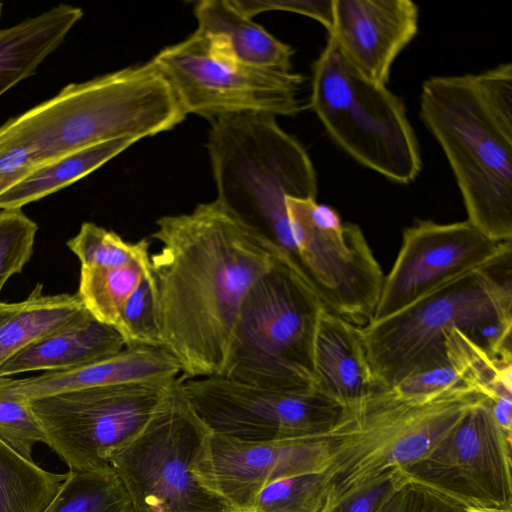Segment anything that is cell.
Masks as SVG:
<instances>
[{
    "label": "cell",
    "mask_w": 512,
    "mask_h": 512,
    "mask_svg": "<svg viewBox=\"0 0 512 512\" xmlns=\"http://www.w3.org/2000/svg\"><path fill=\"white\" fill-rule=\"evenodd\" d=\"M328 33L361 74L386 85L391 66L418 31V7L410 0H333Z\"/></svg>",
    "instance_id": "e0dca14e"
},
{
    "label": "cell",
    "mask_w": 512,
    "mask_h": 512,
    "mask_svg": "<svg viewBox=\"0 0 512 512\" xmlns=\"http://www.w3.org/2000/svg\"><path fill=\"white\" fill-rule=\"evenodd\" d=\"M37 231L38 225L21 209L0 210V293L30 260Z\"/></svg>",
    "instance_id": "4dcf8cb0"
},
{
    "label": "cell",
    "mask_w": 512,
    "mask_h": 512,
    "mask_svg": "<svg viewBox=\"0 0 512 512\" xmlns=\"http://www.w3.org/2000/svg\"><path fill=\"white\" fill-rule=\"evenodd\" d=\"M483 397L450 395L421 402L379 390L348 408L333 430L337 443L324 471V501L419 461Z\"/></svg>",
    "instance_id": "52a82bcc"
},
{
    "label": "cell",
    "mask_w": 512,
    "mask_h": 512,
    "mask_svg": "<svg viewBox=\"0 0 512 512\" xmlns=\"http://www.w3.org/2000/svg\"><path fill=\"white\" fill-rule=\"evenodd\" d=\"M312 388L345 408L379 391L368 362L361 327L324 308L312 353Z\"/></svg>",
    "instance_id": "d6986e66"
},
{
    "label": "cell",
    "mask_w": 512,
    "mask_h": 512,
    "mask_svg": "<svg viewBox=\"0 0 512 512\" xmlns=\"http://www.w3.org/2000/svg\"><path fill=\"white\" fill-rule=\"evenodd\" d=\"M326 494L324 471L282 478L261 490L253 512H318Z\"/></svg>",
    "instance_id": "f546056e"
},
{
    "label": "cell",
    "mask_w": 512,
    "mask_h": 512,
    "mask_svg": "<svg viewBox=\"0 0 512 512\" xmlns=\"http://www.w3.org/2000/svg\"><path fill=\"white\" fill-rule=\"evenodd\" d=\"M512 251V241L490 239L468 220L440 224L418 220L384 276L372 321L384 319L446 283L486 267ZM371 321V322H372Z\"/></svg>",
    "instance_id": "2e32d148"
},
{
    "label": "cell",
    "mask_w": 512,
    "mask_h": 512,
    "mask_svg": "<svg viewBox=\"0 0 512 512\" xmlns=\"http://www.w3.org/2000/svg\"><path fill=\"white\" fill-rule=\"evenodd\" d=\"M82 16L81 8L59 4L14 26L0 29V73L19 82L34 74Z\"/></svg>",
    "instance_id": "603a6c76"
},
{
    "label": "cell",
    "mask_w": 512,
    "mask_h": 512,
    "mask_svg": "<svg viewBox=\"0 0 512 512\" xmlns=\"http://www.w3.org/2000/svg\"><path fill=\"white\" fill-rule=\"evenodd\" d=\"M178 378L78 389L27 400L48 445L71 471L109 465L168 400Z\"/></svg>",
    "instance_id": "30bf717a"
},
{
    "label": "cell",
    "mask_w": 512,
    "mask_h": 512,
    "mask_svg": "<svg viewBox=\"0 0 512 512\" xmlns=\"http://www.w3.org/2000/svg\"><path fill=\"white\" fill-rule=\"evenodd\" d=\"M181 376L178 361L165 349L125 347L98 361L62 371L12 379L0 378V396L30 400L78 389Z\"/></svg>",
    "instance_id": "ac0fdd59"
},
{
    "label": "cell",
    "mask_w": 512,
    "mask_h": 512,
    "mask_svg": "<svg viewBox=\"0 0 512 512\" xmlns=\"http://www.w3.org/2000/svg\"><path fill=\"white\" fill-rule=\"evenodd\" d=\"M182 109L211 121L239 114L295 116L304 77L242 66L215 54L196 32L151 60Z\"/></svg>",
    "instance_id": "7c38bea8"
},
{
    "label": "cell",
    "mask_w": 512,
    "mask_h": 512,
    "mask_svg": "<svg viewBox=\"0 0 512 512\" xmlns=\"http://www.w3.org/2000/svg\"><path fill=\"white\" fill-rule=\"evenodd\" d=\"M156 225L150 270L162 348L183 380L222 376L244 298L283 254L216 200Z\"/></svg>",
    "instance_id": "6da1fadb"
},
{
    "label": "cell",
    "mask_w": 512,
    "mask_h": 512,
    "mask_svg": "<svg viewBox=\"0 0 512 512\" xmlns=\"http://www.w3.org/2000/svg\"><path fill=\"white\" fill-rule=\"evenodd\" d=\"M512 251L402 310L361 327L379 390L447 362L445 340L463 331L491 354L512 360Z\"/></svg>",
    "instance_id": "3957f363"
},
{
    "label": "cell",
    "mask_w": 512,
    "mask_h": 512,
    "mask_svg": "<svg viewBox=\"0 0 512 512\" xmlns=\"http://www.w3.org/2000/svg\"><path fill=\"white\" fill-rule=\"evenodd\" d=\"M178 379L168 400L145 428L114 451L109 465L131 500V512H232L191 470L211 432L194 411Z\"/></svg>",
    "instance_id": "9c48e42d"
},
{
    "label": "cell",
    "mask_w": 512,
    "mask_h": 512,
    "mask_svg": "<svg viewBox=\"0 0 512 512\" xmlns=\"http://www.w3.org/2000/svg\"><path fill=\"white\" fill-rule=\"evenodd\" d=\"M337 443L329 434L278 440L243 441L210 432L191 464L198 482L232 512H253L268 484L300 474L325 471Z\"/></svg>",
    "instance_id": "9a60e30c"
},
{
    "label": "cell",
    "mask_w": 512,
    "mask_h": 512,
    "mask_svg": "<svg viewBox=\"0 0 512 512\" xmlns=\"http://www.w3.org/2000/svg\"><path fill=\"white\" fill-rule=\"evenodd\" d=\"M19 81L7 74L0 73V96L15 86Z\"/></svg>",
    "instance_id": "8d00e7d4"
},
{
    "label": "cell",
    "mask_w": 512,
    "mask_h": 512,
    "mask_svg": "<svg viewBox=\"0 0 512 512\" xmlns=\"http://www.w3.org/2000/svg\"><path fill=\"white\" fill-rule=\"evenodd\" d=\"M208 150L216 201L302 273L286 207L287 197L316 199V172L302 145L274 116L239 114L212 121Z\"/></svg>",
    "instance_id": "5b68a950"
},
{
    "label": "cell",
    "mask_w": 512,
    "mask_h": 512,
    "mask_svg": "<svg viewBox=\"0 0 512 512\" xmlns=\"http://www.w3.org/2000/svg\"><path fill=\"white\" fill-rule=\"evenodd\" d=\"M81 267H117L150 257V242L144 238L131 243L111 230L84 222L79 232L67 241Z\"/></svg>",
    "instance_id": "83f0119b"
},
{
    "label": "cell",
    "mask_w": 512,
    "mask_h": 512,
    "mask_svg": "<svg viewBox=\"0 0 512 512\" xmlns=\"http://www.w3.org/2000/svg\"><path fill=\"white\" fill-rule=\"evenodd\" d=\"M235 6L247 17L270 10L302 14L320 22L331 31L334 20L333 0H233Z\"/></svg>",
    "instance_id": "836d02e7"
},
{
    "label": "cell",
    "mask_w": 512,
    "mask_h": 512,
    "mask_svg": "<svg viewBox=\"0 0 512 512\" xmlns=\"http://www.w3.org/2000/svg\"><path fill=\"white\" fill-rule=\"evenodd\" d=\"M181 386L211 432L243 441L326 435L348 410L315 390L284 392L220 375L182 379Z\"/></svg>",
    "instance_id": "4fadbf2b"
},
{
    "label": "cell",
    "mask_w": 512,
    "mask_h": 512,
    "mask_svg": "<svg viewBox=\"0 0 512 512\" xmlns=\"http://www.w3.org/2000/svg\"><path fill=\"white\" fill-rule=\"evenodd\" d=\"M311 88V109L346 153L398 183L418 176L420 150L404 103L353 67L329 36Z\"/></svg>",
    "instance_id": "ba28073f"
},
{
    "label": "cell",
    "mask_w": 512,
    "mask_h": 512,
    "mask_svg": "<svg viewBox=\"0 0 512 512\" xmlns=\"http://www.w3.org/2000/svg\"><path fill=\"white\" fill-rule=\"evenodd\" d=\"M286 207L300 269L324 307L369 324L384 275L360 227L316 199L287 197Z\"/></svg>",
    "instance_id": "8fae6325"
},
{
    "label": "cell",
    "mask_w": 512,
    "mask_h": 512,
    "mask_svg": "<svg viewBox=\"0 0 512 512\" xmlns=\"http://www.w3.org/2000/svg\"><path fill=\"white\" fill-rule=\"evenodd\" d=\"M512 437L483 397L419 461L400 473L464 507H512Z\"/></svg>",
    "instance_id": "5bb4252c"
},
{
    "label": "cell",
    "mask_w": 512,
    "mask_h": 512,
    "mask_svg": "<svg viewBox=\"0 0 512 512\" xmlns=\"http://www.w3.org/2000/svg\"><path fill=\"white\" fill-rule=\"evenodd\" d=\"M68 473H54L0 440V512H43Z\"/></svg>",
    "instance_id": "d4e9b609"
},
{
    "label": "cell",
    "mask_w": 512,
    "mask_h": 512,
    "mask_svg": "<svg viewBox=\"0 0 512 512\" xmlns=\"http://www.w3.org/2000/svg\"><path fill=\"white\" fill-rule=\"evenodd\" d=\"M125 348L118 331L89 312L73 324L27 346L0 367V378L26 372L77 368Z\"/></svg>",
    "instance_id": "44dd1931"
},
{
    "label": "cell",
    "mask_w": 512,
    "mask_h": 512,
    "mask_svg": "<svg viewBox=\"0 0 512 512\" xmlns=\"http://www.w3.org/2000/svg\"><path fill=\"white\" fill-rule=\"evenodd\" d=\"M185 117L171 86L149 61L71 83L6 121L0 134L28 147L40 167L109 140L156 135Z\"/></svg>",
    "instance_id": "277c9868"
},
{
    "label": "cell",
    "mask_w": 512,
    "mask_h": 512,
    "mask_svg": "<svg viewBox=\"0 0 512 512\" xmlns=\"http://www.w3.org/2000/svg\"><path fill=\"white\" fill-rule=\"evenodd\" d=\"M0 440L29 460H33L37 443L46 444L44 431L28 401L0 396Z\"/></svg>",
    "instance_id": "1f68e13d"
},
{
    "label": "cell",
    "mask_w": 512,
    "mask_h": 512,
    "mask_svg": "<svg viewBox=\"0 0 512 512\" xmlns=\"http://www.w3.org/2000/svg\"><path fill=\"white\" fill-rule=\"evenodd\" d=\"M375 512H463V507L417 483L400 471Z\"/></svg>",
    "instance_id": "d6a6232c"
},
{
    "label": "cell",
    "mask_w": 512,
    "mask_h": 512,
    "mask_svg": "<svg viewBox=\"0 0 512 512\" xmlns=\"http://www.w3.org/2000/svg\"><path fill=\"white\" fill-rule=\"evenodd\" d=\"M149 267L150 257L117 267H81L77 294L95 319L114 327Z\"/></svg>",
    "instance_id": "4316f807"
},
{
    "label": "cell",
    "mask_w": 512,
    "mask_h": 512,
    "mask_svg": "<svg viewBox=\"0 0 512 512\" xmlns=\"http://www.w3.org/2000/svg\"><path fill=\"white\" fill-rule=\"evenodd\" d=\"M398 471L385 474L335 499L324 501L318 512H375Z\"/></svg>",
    "instance_id": "e575fe53"
},
{
    "label": "cell",
    "mask_w": 512,
    "mask_h": 512,
    "mask_svg": "<svg viewBox=\"0 0 512 512\" xmlns=\"http://www.w3.org/2000/svg\"><path fill=\"white\" fill-rule=\"evenodd\" d=\"M137 141L135 138L109 140L66 154L36 168L0 195V210L21 209L75 183Z\"/></svg>",
    "instance_id": "cb8c5ba5"
},
{
    "label": "cell",
    "mask_w": 512,
    "mask_h": 512,
    "mask_svg": "<svg viewBox=\"0 0 512 512\" xmlns=\"http://www.w3.org/2000/svg\"><path fill=\"white\" fill-rule=\"evenodd\" d=\"M199 34L217 55L236 64L292 71L294 49L244 15L233 0H204L195 5Z\"/></svg>",
    "instance_id": "ffe728a7"
},
{
    "label": "cell",
    "mask_w": 512,
    "mask_h": 512,
    "mask_svg": "<svg viewBox=\"0 0 512 512\" xmlns=\"http://www.w3.org/2000/svg\"><path fill=\"white\" fill-rule=\"evenodd\" d=\"M463 512H512V507H509V508L464 507Z\"/></svg>",
    "instance_id": "74e56055"
},
{
    "label": "cell",
    "mask_w": 512,
    "mask_h": 512,
    "mask_svg": "<svg viewBox=\"0 0 512 512\" xmlns=\"http://www.w3.org/2000/svg\"><path fill=\"white\" fill-rule=\"evenodd\" d=\"M38 168L32 151L0 134V195Z\"/></svg>",
    "instance_id": "d590c367"
},
{
    "label": "cell",
    "mask_w": 512,
    "mask_h": 512,
    "mask_svg": "<svg viewBox=\"0 0 512 512\" xmlns=\"http://www.w3.org/2000/svg\"><path fill=\"white\" fill-rule=\"evenodd\" d=\"M324 305L284 255L250 288L222 376L256 387L312 388L314 337Z\"/></svg>",
    "instance_id": "8992f818"
},
{
    "label": "cell",
    "mask_w": 512,
    "mask_h": 512,
    "mask_svg": "<svg viewBox=\"0 0 512 512\" xmlns=\"http://www.w3.org/2000/svg\"><path fill=\"white\" fill-rule=\"evenodd\" d=\"M88 313L79 295L43 294L38 283L20 302H0V367L27 346L65 328Z\"/></svg>",
    "instance_id": "7402d4cb"
},
{
    "label": "cell",
    "mask_w": 512,
    "mask_h": 512,
    "mask_svg": "<svg viewBox=\"0 0 512 512\" xmlns=\"http://www.w3.org/2000/svg\"><path fill=\"white\" fill-rule=\"evenodd\" d=\"M128 492L108 465L84 471L69 470L43 512H131Z\"/></svg>",
    "instance_id": "484cf974"
},
{
    "label": "cell",
    "mask_w": 512,
    "mask_h": 512,
    "mask_svg": "<svg viewBox=\"0 0 512 512\" xmlns=\"http://www.w3.org/2000/svg\"><path fill=\"white\" fill-rule=\"evenodd\" d=\"M114 328L125 347L162 348L156 287L150 267L122 307Z\"/></svg>",
    "instance_id": "f1b7e54d"
},
{
    "label": "cell",
    "mask_w": 512,
    "mask_h": 512,
    "mask_svg": "<svg viewBox=\"0 0 512 512\" xmlns=\"http://www.w3.org/2000/svg\"><path fill=\"white\" fill-rule=\"evenodd\" d=\"M2 7H3V4L0 2V18H1V13H2Z\"/></svg>",
    "instance_id": "f35d334b"
},
{
    "label": "cell",
    "mask_w": 512,
    "mask_h": 512,
    "mask_svg": "<svg viewBox=\"0 0 512 512\" xmlns=\"http://www.w3.org/2000/svg\"><path fill=\"white\" fill-rule=\"evenodd\" d=\"M420 116L448 159L467 220L492 240L512 241L511 63L427 79Z\"/></svg>",
    "instance_id": "7a4b0ae2"
}]
</instances>
